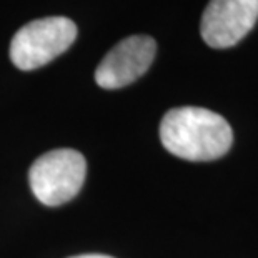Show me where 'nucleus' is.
Listing matches in <instances>:
<instances>
[{"mask_svg":"<svg viewBox=\"0 0 258 258\" xmlns=\"http://www.w3.org/2000/svg\"><path fill=\"white\" fill-rule=\"evenodd\" d=\"M162 145L172 155L190 162L223 157L233 144V132L222 115L202 107H178L163 115Z\"/></svg>","mask_w":258,"mask_h":258,"instance_id":"nucleus-1","label":"nucleus"},{"mask_svg":"<svg viewBox=\"0 0 258 258\" xmlns=\"http://www.w3.org/2000/svg\"><path fill=\"white\" fill-rule=\"evenodd\" d=\"M87 175V162L80 152L58 148L43 153L29 172L35 199L47 207L63 205L77 197Z\"/></svg>","mask_w":258,"mask_h":258,"instance_id":"nucleus-2","label":"nucleus"},{"mask_svg":"<svg viewBox=\"0 0 258 258\" xmlns=\"http://www.w3.org/2000/svg\"><path fill=\"white\" fill-rule=\"evenodd\" d=\"M77 38V25L67 17L32 20L14 35L10 58L20 70H34L50 63Z\"/></svg>","mask_w":258,"mask_h":258,"instance_id":"nucleus-3","label":"nucleus"},{"mask_svg":"<svg viewBox=\"0 0 258 258\" xmlns=\"http://www.w3.org/2000/svg\"><path fill=\"white\" fill-rule=\"evenodd\" d=\"M258 22V0H210L203 10L200 34L212 48L237 45Z\"/></svg>","mask_w":258,"mask_h":258,"instance_id":"nucleus-4","label":"nucleus"},{"mask_svg":"<svg viewBox=\"0 0 258 258\" xmlns=\"http://www.w3.org/2000/svg\"><path fill=\"white\" fill-rule=\"evenodd\" d=\"M157 55V42L148 35H132L118 42L95 70V82L107 90L122 89L147 74Z\"/></svg>","mask_w":258,"mask_h":258,"instance_id":"nucleus-5","label":"nucleus"},{"mask_svg":"<svg viewBox=\"0 0 258 258\" xmlns=\"http://www.w3.org/2000/svg\"><path fill=\"white\" fill-rule=\"evenodd\" d=\"M70 258H113V256H108V255H98V253H87V255L70 256Z\"/></svg>","mask_w":258,"mask_h":258,"instance_id":"nucleus-6","label":"nucleus"}]
</instances>
